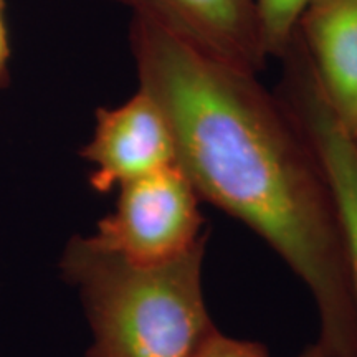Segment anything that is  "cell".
<instances>
[{"instance_id":"obj_1","label":"cell","mask_w":357,"mask_h":357,"mask_svg":"<svg viewBox=\"0 0 357 357\" xmlns=\"http://www.w3.org/2000/svg\"><path fill=\"white\" fill-rule=\"evenodd\" d=\"M139 88L171 124L177 162L199 197L270 245L310 289L319 339L357 357L344 238L318 155L257 75L200 55L149 22L129 30Z\"/></svg>"},{"instance_id":"obj_5","label":"cell","mask_w":357,"mask_h":357,"mask_svg":"<svg viewBox=\"0 0 357 357\" xmlns=\"http://www.w3.org/2000/svg\"><path fill=\"white\" fill-rule=\"evenodd\" d=\"M200 55L258 75L268 56L255 0H113Z\"/></svg>"},{"instance_id":"obj_11","label":"cell","mask_w":357,"mask_h":357,"mask_svg":"<svg viewBox=\"0 0 357 357\" xmlns=\"http://www.w3.org/2000/svg\"><path fill=\"white\" fill-rule=\"evenodd\" d=\"M298 357H339V356L331 349V347H329L328 344H324L321 339H318L314 344L306 347V349L303 351Z\"/></svg>"},{"instance_id":"obj_3","label":"cell","mask_w":357,"mask_h":357,"mask_svg":"<svg viewBox=\"0 0 357 357\" xmlns=\"http://www.w3.org/2000/svg\"><path fill=\"white\" fill-rule=\"evenodd\" d=\"M199 202L190 178L176 164L119 187L113 213L100 220L89 240L141 265L174 260L208 236Z\"/></svg>"},{"instance_id":"obj_2","label":"cell","mask_w":357,"mask_h":357,"mask_svg":"<svg viewBox=\"0 0 357 357\" xmlns=\"http://www.w3.org/2000/svg\"><path fill=\"white\" fill-rule=\"evenodd\" d=\"M207 236L181 257L141 265L75 236L61 257L93 341L86 357H194L217 326L204 296Z\"/></svg>"},{"instance_id":"obj_6","label":"cell","mask_w":357,"mask_h":357,"mask_svg":"<svg viewBox=\"0 0 357 357\" xmlns=\"http://www.w3.org/2000/svg\"><path fill=\"white\" fill-rule=\"evenodd\" d=\"M82 158L95 166L89 185L100 194L176 166L177 147L166 114L144 89L116 108H98Z\"/></svg>"},{"instance_id":"obj_12","label":"cell","mask_w":357,"mask_h":357,"mask_svg":"<svg viewBox=\"0 0 357 357\" xmlns=\"http://www.w3.org/2000/svg\"><path fill=\"white\" fill-rule=\"evenodd\" d=\"M354 142H356V146H357V141H354Z\"/></svg>"},{"instance_id":"obj_9","label":"cell","mask_w":357,"mask_h":357,"mask_svg":"<svg viewBox=\"0 0 357 357\" xmlns=\"http://www.w3.org/2000/svg\"><path fill=\"white\" fill-rule=\"evenodd\" d=\"M194 357H271L260 342L225 336L215 331Z\"/></svg>"},{"instance_id":"obj_7","label":"cell","mask_w":357,"mask_h":357,"mask_svg":"<svg viewBox=\"0 0 357 357\" xmlns=\"http://www.w3.org/2000/svg\"><path fill=\"white\" fill-rule=\"evenodd\" d=\"M298 35L334 114L357 141V0H314Z\"/></svg>"},{"instance_id":"obj_8","label":"cell","mask_w":357,"mask_h":357,"mask_svg":"<svg viewBox=\"0 0 357 357\" xmlns=\"http://www.w3.org/2000/svg\"><path fill=\"white\" fill-rule=\"evenodd\" d=\"M314 0H255L268 56L283 58L296 37L303 13Z\"/></svg>"},{"instance_id":"obj_10","label":"cell","mask_w":357,"mask_h":357,"mask_svg":"<svg viewBox=\"0 0 357 357\" xmlns=\"http://www.w3.org/2000/svg\"><path fill=\"white\" fill-rule=\"evenodd\" d=\"M10 48H8L6 20H3V0H0V84L7 79V63Z\"/></svg>"},{"instance_id":"obj_4","label":"cell","mask_w":357,"mask_h":357,"mask_svg":"<svg viewBox=\"0 0 357 357\" xmlns=\"http://www.w3.org/2000/svg\"><path fill=\"white\" fill-rule=\"evenodd\" d=\"M283 100L318 155L331 190L342 238L357 314V146L329 105L301 38L283 58Z\"/></svg>"}]
</instances>
